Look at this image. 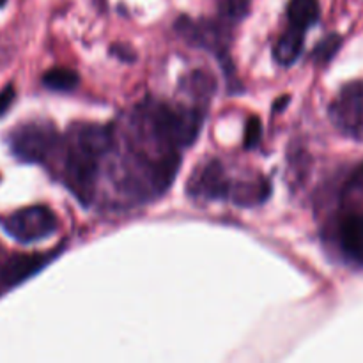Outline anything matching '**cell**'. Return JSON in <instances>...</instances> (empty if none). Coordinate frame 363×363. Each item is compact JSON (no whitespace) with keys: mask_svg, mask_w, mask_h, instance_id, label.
<instances>
[{"mask_svg":"<svg viewBox=\"0 0 363 363\" xmlns=\"http://www.w3.org/2000/svg\"><path fill=\"white\" fill-rule=\"evenodd\" d=\"M305 43V30H300L296 27H291L289 30L284 32L277 41L273 48V55L280 66H291L298 60V57L303 52Z\"/></svg>","mask_w":363,"mask_h":363,"instance_id":"obj_11","label":"cell"},{"mask_svg":"<svg viewBox=\"0 0 363 363\" xmlns=\"http://www.w3.org/2000/svg\"><path fill=\"white\" fill-rule=\"evenodd\" d=\"M14 96H16V91H14L13 85H6V87L0 91V117L9 110V106L13 105Z\"/></svg>","mask_w":363,"mask_h":363,"instance_id":"obj_18","label":"cell"},{"mask_svg":"<svg viewBox=\"0 0 363 363\" xmlns=\"http://www.w3.org/2000/svg\"><path fill=\"white\" fill-rule=\"evenodd\" d=\"M291 27L300 30H307L319 20V2L318 0H291L287 6Z\"/></svg>","mask_w":363,"mask_h":363,"instance_id":"obj_12","label":"cell"},{"mask_svg":"<svg viewBox=\"0 0 363 363\" xmlns=\"http://www.w3.org/2000/svg\"><path fill=\"white\" fill-rule=\"evenodd\" d=\"M6 2H7V0H0V7H2V6H6Z\"/></svg>","mask_w":363,"mask_h":363,"instance_id":"obj_21","label":"cell"},{"mask_svg":"<svg viewBox=\"0 0 363 363\" xmlns=\"http://www.w3.org/2000/svg\"><path fill=\"white\" fill-rule=\"evenodd\" d=\"M262 135V124L259 117H250L247 123V130H245V147L254 149L259 144Z\"/></svg>","mask_w":363,"mask_h":363,"instance_id":"obj_17","label":"cell"},{"mask_svg":"<svg viewBox=\"0 0 363 363\" xmlns=\"http://www.w3.org/2000/svg\"><path fill=\"white\" fill-rule=\"evenodd\" d=\"M149 119L156 137L174 147H188L197 140L204 116L197 108H174L156 103L149 110Z\"/></svg>","mask_w":363,"mask_h":363,"instance_id":"obj_2","label":"cell"},{"mask_svg":"<svg viewBox=\"0 0 363 363\" xmlns=\"http://www.w3.org/2000/svg\"><path fill=\"white\" fill-rule=\"evenodd\" d=\"M112 145L110 126L78 124L71 133L64 179L67 188L84 206L91 204L96 190L98 162Z\"/></svg>","mask_w":363,"mask_h":363,"instance_id":"obj_1","label":"cell"},{"mask_svg":"<svg viewBox=\"0 0 363 363\" xmlns=\"http://www.w3.org/2000/svg\"><path fill=\"white\" fill-rule=\"evenodd\" d=\"M339 241L344 254L357 262H363V211H351L339 225Z\"/></svg>","mask_w":363,"mask_h":363,"instance_id":"obj_8","label":"cell"},{"mask_svg":"<svg viewBox=\"0 0 363 363\" xmlns=\"http://www.w3.org/2000/svg\"><path fill=\"white\" fill-rule=\"evenodd\" d=\"M46 261H48V257H45V255H13L4 264L0 279L6 286H16L34 273H38L46 264Z\"/></svg>","mask_w":363,"mask_h":363,"instance_id":"obj_9","label":"cell"},{"mask_svg":"<svg viewBox=\"0 0 363 363\" xmlns=\"http://www.w3.org/2000/svg\"><path fill=\"white\" fill-rule=\"evenodd\" d=\"M43 84L48 87L50 91L57 92H69L78 87L80 84V77L77 71L67 69V67H53V69L46 71L43 74Z\"/></svg>","mask_w":363,"mask_h":363,"instance_id":"obj_13","label":"cell"},{"mask_svg":"<svg viewBox=\"0 0 363 363\" xmlns=\"http://www.w3.org/2000/svg\"><path fill=\"white\" fill-rule=\"evenodd\" d=\"M188 84H190V91L195 96H206V98H209V96H213V91H215V80H213V77L201 73V71L191 74Z\"/></svg>","mask_w":363,"mask_h":363,"instance_id":"obj_16","label":"cell"},{"mask_svg":"<svg viewBox=\"0 0 363 363\" xmlns=\"http://www.w3.org/2000/svg\"><path fill=\"white\" fill-rule=\"evenodd\" d=\"M339 46H340V35L333 34L328 35L325 41L319 43L314 50V60L315 64H326L333 59L337 52H339Z\"/></svg>","mask_w":363,"mask_h":363,"instance_id":"obj_14","label":"cell"},{"mask_svg":"<svg viewBox=\"0 0 363 363\" xmlns=\"http://www.w3.org/2000/svg\"><path fill=\"white\" fill-rule=\"evenodd\" d=\"M269 191H272V186H269L268 179L259 177V179L233 184L229 197L238 206H257L269 197Z\"/></svg>","mask_w":363,"mask_h":363,"instance_id":"obj_10","label":"cell"},{"mask_svg":"<svg viewBox=\"0 0 363 363\" xmlns=\"http://www.w3.org/2000/svg\"><path fill=\"white\" fill-rule=\"evenodd\" d=\"M57 131L52 124L30 123L16 128L9 137L11 152L20 162L45 163L55 151Z\"/></svg>","mask_w":363,"mask_h":363,"instance_id":"obj_3","label":"cell"},{"mask_svg":"<svg viewBox=\"0 0 363 363\" xmlns=\"http://www.w3.org/2000/svg\"><path fill=\"white\" fill-rule=\"evenodd\" d=\"M330 117L342 133L363 140V80L346 85L330 106Z\"/></svg>","mask_w":363,"mask_h":363,"instance_id":"obj_5","label":"cell"},{"mask_svg":"<svg viewBox=\"0 0 363 363\" xmlns=\"http://www.w3.org/2000/svg\"><path fill=\"white\" fill-rule=\"evenodd\" d=\"M218 9L227 20L240 21L248 14V0H216Z\"/></svg>","mask_w":363,"mask_h":363,"instance_id":"obj_15","label":"cell"},{"mask_svg":"<svg viewBox=\"0 0 363 363\" xmlns=\"http://www.w3.org/2000/svg\"><path fill=\"white\" fill-rule=\"evenodd\" d=\"M2 227L13 240L20 243H34L55 233L57 216L46 206H30L7 216Z\"/></svg>","mask_w":363,"mask_h":363,"instance_id":"obj_4","label":"cell"},{"mask_svg":"<svg viewBox=\"0 0 363 363\" xmlns=\"http://www.w3.org/2000/svg\"><path fill=\"white\" fill-rule=\"evenodd\" d=\"M128 52H131V50L126 48V46H112V48H110V53L117 55L119 59L133 60V53H128Z\"/></svg>","mask_w":363,"mask_h":363,"instance_id":"obj_19","label":"cell"},{"mask_svg":"<svg viewBox=\"0 0 363 363\" xmlns=\"http://www.w3.org/2000/svg\"><path fill=\"white\" fill-rule=\"evenodd\" d=\"M289 101H291L289 96H284V98H280L279 101L275 103V106H273V108H275V112H279V110H284V106H286Z\"/></svg>","mask_w":363,"mask_h":363,"instance_id":"obj_20","label":"cell"},{"mask_svg":"<svg viewBox=\"0 0 363 363\" xmlns=\"http://www.w3.org/2000/svg\"><path fill=\"white\" fill-rule=\"evenodd\" d=\"M230 188L233 184L227 177L225 169L216 160H211L202 169L195 170L194 176L188 181V194L191 197H204L211 201L229 197Z\"/></svg>","mask_w":363,"mask_h":363,"instance_id":"obj_6","label":"cell"},{"mask_svg":"<svg viewBox=\"0 0 363 363\" xmlns=\"http://www.w3.org/2000/svg\"><path fill=\"white\" fill-rule=\"evenodd\" d=\"M176 28L186 41L197 46L213 50V52H223L225 48V32L215 23L209 21H191L188 18H179Z\"/></svg>","mask_w":363,"mask_h":363,"instance_id":"obj_7","label":"cell"}]
</instances>
